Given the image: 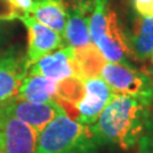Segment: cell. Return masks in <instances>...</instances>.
I'll use <instances>...</instances> for the list:
<instances>
[{
	"label": "cell",
	"mask_w": 153,
	"mask_h": 153,
	"mask_svg": "<svg viewBox=\"0 0 153 153\" xmlns=\"http://www.w3.org/2000/svg\"><path fill=\"white\" fill-rule=\"evenodd\" d=\"M95 145L90 126L61 112L39 133L34 153H81L94 150Z\"/></svg>",
	"instance_id": "7a4b0ae2"
},
{
	"label": "cell",
	"mask_w": 153,
	"mask_h": 153,
	"mask_svg": "<svg viewBox=\"0 0 153 153\" xmlns=\"http://www.w3.org/2000/svg\"><path fill=\"white\" fill-rule=\"evenodd\" d=\"M0 105L8 114L26 123L38 133L42 131L56 116L65 112L56 100L50 102H31L14 97L1 102Z\"/></svg>",
	"instance_id": "8992f818"
},
{
	"label": "cell",
	"mask_w": 153,
	"mask_h": 153,
	"mask_svg": "<svg viewBox=\"0 0 153 153\" xmlns=\"http://www.w3.org/2000/svg\"><path fill=\"white\" fill-rule=\"evenodd\" d=\"M22 23L27 28L28 44L26 52V62L30 67L43 56L64 47V39L58 32L38 22L30 14H23L19 16Z\"/></svg>",
	"instance_id": "ba28073f"
},
{
	"label": "cell",
	"mask_w": 153,
	"mask_h": 153,
	"mask_svg": "<svg viewBox=\"0 0 153 153\" xmlns=\"http://www.w3.org/2000/svg\"><path fill=\"white\" fill-rule=\"evenodd\" d=\"M28 14L60 35L64 34L67 22L65 0H33Z\"/></svg>",
	"instance_id": "4fadbf2b"
},
{
	"label": "cell",
	"mask_w": 153,
	"mask_h": 153,
	"mask_svg": "<svg viewBox=\"0 0 153 153\" xmlns=\"http://www.w3.org/2000/svg\"><path fill=\"white\" fill-rule=\"evenodd\" d=\"M10 2L19 11L21 16L23 14H27L32 6V0H10Z\"/></svg>",
	"instance_id": "ac0fdd59"
},
{
	"label": "cell",
	"mask_w": 153,
	"mask_h": 153,
	"mask_svg": "<svg viewBox=\"0 0 153 153\" xmlns=\"http://www.w3.org/2000/svg\"><path fill=\"white\" fill-rule=\"evenodd\" d=\"M27 75H40L57 82L69 77L79 78L75 59V48L64 45L55 52L52 51L43 56L28 67Z\"/></svg>",
	"instance_id": "9c48e42d"
},
{
	"label": "cell",
	"mask_w": 153,
	"mask_h": 153,
	"mask_svg": "<svg viewBox=\"0 0 153 153\" xmlns=\"http://www.w3.org/2000/svg\"><path fill=\"white\" fill-rule=\"evenodd\" d=\"M26 57L15 47L0 49V103L17 97L18 88L27 75Z\"/></svg>",
	"instance_id": "30bf717a"
},
{
	"label": "cell",
	"mask_w": 153,
	"mask_h": 153,
	"mask_svg": "<svg viewBox=\"0 0 153 153\" xmlns=\"http://www.w3.org/2000/svg\"><path fill=\"white\" fill-rule=\"evenodd\" d=\"M83 83L85 93L82 100L76 104L75 120L83 125L91 126L97 121L116 93L101 76L88 77L83 79Z\"/></svg>",
	"instance_id": "5b68a950"
},
{
	"label": "cell",
	"mask_w": 153,
	"mask_h": 153,
	"mask_svg": "<svg viewBox=\"0 0 153 153\" xmlns=\"http://www.w3.org/2000/svg\"><path fill=\"white\" fill-rule=\"evenodd\" d=\"M102 53L104 59L110 62H118L123 65L133 67L128 58L131 56L125 33L123 32L118 17L114 10H111L108 24L103 33L93 43Z\"/></svg>",
	"instance_id": "8fae6325"
},
{
	"label": "cell",
	"mask_w": 153,
	"mask_h": 153,
	"mask_svg": "<svg viewBox=\"0 0 153 153\" xmlns=\"http://www.w3.org/2000/svg\"><path fill=\"white\" fill-rule=\"evenodd\" d=\"M39 133L0 105V153H34Z\"/></svg>",
	"instance_id": "277c9868"
},
{
	"label": "cell",
	"mask_w": 153,
	"mask_h": 153,
	"mask_svg": "<svg viewBox=\"0 0 153 153\" xmlns=\"http://www.w3.org/2000/svg\"><path fill=\"white\" fill-rule=\"evenodd\" d=\"M138 153H153V115L149 121L143 136L137 142Z\"/></svg>",
	"instance_id": "2e32d148"
},
{
	"label": "cell",
	"mask_w": 153,
	"mask_h": 153,
	"mask_svg": "<svg viewBox=\"0 0 153 153\" xmlns=\"http://www.w3.org/2000/svg\"><path fill=\"white\" fill-rule=\"evenodd\" d=\"M58 82L40 75H26L22 81L17 98L31 102H50L56 100Z\"/></svg>",
	"instance_id": "5bb4252c"
},
{
	"label": "cell",
	"mask_w": 153,
	"mask_h": 153,
	"mask_svg": "<svg viewBox=\"0 0 153 153\" xmlns=\"http://www.w3.org/2000/svg\"><path fill=\"white\" fill-rule=\"evenodd\" d=\"M152 115L151 104L133 97L116 94L97 121L90 126V131L97 145L116 144L127 150L143 136Z\"/></svg>",
	"instance_id": "6da1fadb"
},
{
	"label": "cell",
	"mask_w": 153,
	"mask_h": 153,
	"mask_svg": "<svg viewBox=\"0 0 153 153\" xmlns=\"http://www.w3.org/2000/svg\"><path fill=\"white\" fill-rule=\"evenodd\" d=\"M151 16H152V17H153V10H152V14H151Z\"/></svg>",
	"instance_id": "44dd1931"
},
{
	"label": "cell",
	"mask_w": 153,
	"mask_h": 153,
	"mask_svg": "<svg viewBox=\"0 0 153 153\" xmlns=\"http://www.w3.org/2000/svg\"><path fill=\"white\" fill-rule=\"evenodd\" d=\"M131 5L138 15L151 16L153 10V0H131Z\"/></svg>",
	"instance_id": "e0dca14e"
},
{
	"label": "cell",
	"mask_w": 153,
	"mask_h": 153,
	"mask_svg": "<svg viewBox=\"0 0 153 153\" xmlns=\"http://www.w3.org/2000/svg\"><path fill=\"white\" fill-rule=\"evenodd\" d=\"M75 59L78 68L79 79L99 76L100 71L105 62L102 53L93 43H90L82 48H76Z\"/></svg>",
	"instance_id": "9a60e30c"
},
{
	"label": "cell",
	"mask_w": 153,
	"mask_h": 153,
	"mask_svg": "<svg viewBox=\"0 0 153 153\" xmlns=\"http://www.w3.org/2000/svg\"><path fill=\"white\" fill-rule=\"evenodd\" d=\"M8 38V27L5 21H0V49L6 43Z\"/></svg>",
	"instance_id": "d6986e66"
},
{
	"label": "cell",
	"mask_w": 153,
	"mask_h": 153,
	"mask_svg": "<svg viewBox=\"0 0 153 153\" xmlns=\"http://www.w3.org/2000/svg\"><path fill=\"white\" fill-rule=\"evenodd\" d=\"M100 76L116 94L133 97L148 104H153V78L148 73L135 71L133 67L105 61Z\"/></svg>",
	"instance_id": "3957f363"
},
{
	"label": "cell",
	"mask_w": 153,
	"mask_h": 153,
	"mask_svg": "<svg viewBox=\"0 0 153 153\" xmlns=\"http://www.w3.org/2000/svg\"><path fill=\"white\" fill-rule=\"evenodd\" d=\"M126 40L131 56L138 60L151 59L153 56V17L137 14Z\"/></svg>",
	"instance_id": "7c38bea8"
},
{
	"label": "cell",
	"mask_w": 153,
	"mask_h": 153,
	"mask_svg": "<svg viewBox=\"0 0 153 153\" xmlns=\"http://www.w3.org/2000/svg\"><path fill=\"white\" fill-rule=\"evenodd\" d=\"M67 22L62 34L64 43L73 48H82L92 43L90 35V18L94 0H65Z\"/></svg>",
	"instance_id": "52a82bcc"
},
{
	"label": "cell",
	"mask_w": 153,
	"mask_h": 153,
	"mask_svg": "<svg viewBox=\"0 0 153 153\" xmlns=\"http://www.w3.org/2000/svg\"><path fill=\"white\" fill-rule=\"evenodd\" d=\"M151 61H152V66H153V56L151 57Z\"/></svg>",
	"instance_id": "ffe728a7"
}]
</instances>
